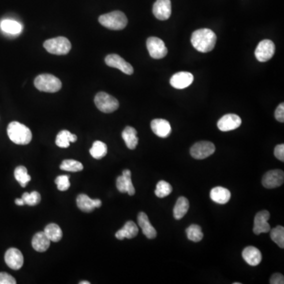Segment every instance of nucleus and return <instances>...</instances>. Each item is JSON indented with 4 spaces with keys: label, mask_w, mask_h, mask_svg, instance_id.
Instances as JSON below:
<instances>
[{
    "label": "nucleus",
    "mask_w": 284,
    "mask_h": 284,
    "mask_svg": "<svg viewBox=\"0 0 284 284\" xmlns=\"http://www.w3.org/2000/svg\"><path fill=\"white\" fill-rule=\"evenodd\" d=\"M216 35L210 28H200L192 32L191 44L200 52L207 53L213 50L216 43Z\"/></svg>",
    "instance_id": "nucleus-1"
},
{
    "label": "nucleus",
    "mask_w": 284,
    "mask_h": 284,
    "mask_svg": "<svg viewBox=\"0 0 284 284\" xmlns=\"http://www.w3.org/2000/svg\"><path fill=\"white\" fill-rule=\"evenodd\" d=\"M8 134L9 138L14 144H28L32 140V132L26 126L18 122H12L8 128Z\"/></svg>",
    "instance_id": "nucleus-2"
},
{
    "label": "nucleus",
    "mask_w": 284,
    "mask_h": 284,
    "mask_svg": "<svg viewBox=\"0 0 284 284\" xmlns=\"http://www.w3.org/2000/svg\"><path fill=\"white\" fill-rule=\"evenodd\" d=\"M99 22L105 28L112 30H124L128 23L125 14L118 10L101 15Z\"/></svg>",
    "instance_id": "nucleus-3"
},
{
    "label": "nucleus",
    "mask_w": 284,
    "mask_h": 284,
    "mask_svg": "<svg viewBox=\"0 0 284 284\" xmlns=\"http://www.w3.org/2000/svg\"><path fill=\"white\" fill-rule=\"evenodd\" d=\"M34 84L38 90L45 92H56L62 88L61 80L48 74H44L36 78Z\"/></svg>",
    "instance_id": "nucleus-4"
},
{
    "label": "nucleus",
    "mask_w": 284,
    "mask_h": 284,
    "mask_svg": "<svg viewBox=\"0 0 284 284\" xmlns=\"http://www.w3.org/2000/svg\"><path fill=\"white\" fill-rule=\"evenodd\" d=\"M44 47L50 54L64 56L69 53L71 44L68 38L64 36L49 39L44 43Z\"/></svg>",
    "instance_id": "nucleus-5"
},
{
    "label": "nucleus",
    "mask_w": 284,
    "mask_h": 284,
    "mask_svg": "<svg viewBox=\"0 0 284 284\" xmlns=\"http://www.w3.org/2000/svg\"><path fill=\"white\" fill-rule=\"evenodd\" d=\"M96 106L100 112L104 113L114 112L120 106V104L117 99L109 95L106 92H100L95 96Z\"/></svg>",
    "instance_id": "nucleus-6"
},
{
    "label": "nucleus",
    "mask_w": 284,
    "mask_h": 284,
    "mask_svg": "<svg viewBox=\"0 0 284 284\" xmlns=\"http://www.w3.org/2000/svg\"><path fill=\"white\" fill-rule=\"evenodd\" d=\"M216 151V147L210 142H196L191 147L190 155L196 160H204L212 155Z\"/></svg>",
    "instance_id": "nucleus-7"
},
{
    "label": "nucleus",
    "mask_w": 284,
    "mask_h": 284,
    "mask_svg": "<svg viewBox=\"0 0 284 284\" xmlns=\"http://www.w3.org/2000/svg\"><path fill=\"white\" fill-rule=\"evenodd\" d=\"M275 44L270 40H264L258 45L255 50V56L259 62H267L275 54Z\"/></svg>",
    "instance_id": "nucleus-8"
},
{
    "label": "nucleus",
    "mask_w": 284,
    "mask_h": 284,
    "mask_svg": "<svg viewBox=\"0 0 284 284\" xmlns=\"http://www.w3.org/2000/svg\"><path fill=\"white\" fill-rule=\"evenodd\" d=\"M147 48H148V52H150V56L152 58H156V60H160L166 56L168 54V48L164 42L160 38H152L147 40Z\"/></svg>",
    "instance_id": "nucleus-9"
},
{
    "label": "nucleus",
    "mask_w": 284,
    "mask_h": 284,
    "mask_svg": "<svg viewBox=\"0 0 284 284\" xmlns=\"http://www.w3.org/2000/svg\"><path fill=\"white\" fill-rule=\"evenodd\" d=\"M105 62L108 66L118 69L126 74H133V66L129 62H126L124 58L120 56L118 54H109L105 58Z\"/></svg>",
    "instance_id": "nucleus-10"
},
{
    "label": "nucleus",
    "mask_w": 284,
    "mask_h": 284,
    "mask_svg": "<svg viewBox=\"0 0 284 284\" xmlns=\"http://www.w3.org/2000/svg\"><path fill=\"white\" fill-rule=\"evenodd\" d=\"M284 173L281 170H272L268 172L262 178V184L267 189H274L282 185Z\"/></svg>",
    "instance_id": "nucleus-11"
},
{
    "label": "nucleus",
    "mask_w": 284,
    "mask_h": 284,
    "mask_svg": "<svg viewBox=\"0 0 284 284\" xmlns=\"http://www.w3.org/2000/svg\"><path fill=\"white\" fill-rule=\"evenodd\" d=\"M270 218V212L267 210L259 212L255 216L254 222V233L256 236L262 233H268L271 230V226L268 222Z\"/></svg>",
    "instance_id": "nucleus-12"
},
{
    "label": "nucleus",
    "mask_w": 284,
    "mask_h": 284,
    "mask_svg": "<svg viewBox=\"0 0 284 284\" xmlns=\"http://www.w3.org/2000/svg\"><path fill=\"white\" fill-rule=\"evenodd\" d=\"M116 186L120 192H128L130 196H133L135 194L134 186L131 180V172L124 170L122 174L118 176L116 180Z\"/></svg>",
    "instance_id": "nucleus-13"
},
{
    "label": "nucleus",
    "mask_w": 284,
    "mask_h": 284,
    "mask_svg": "<svg viewBox=\"0 0 284 284\" xmlns=\"http://www.w3.org/2000/svg\"><path fill=\"white\" fill-rule=\"evenodd\" d=\"M242 124V120L240 116L234 114H228L222 116L217 122V126L220 130L224 132L234 130L240 128Z\"/></svg>",
    "instance_id": "nucleus-14"
},
{
    "label": "nucleus",
    "mask_w": 284,
    "mask_h": 284,
    "mask_svg": "<svg viewBox=\"0 0 284 284\" xmlns=\"http://www.w3.org/2000/svg\"><path fill=\"white\" fill-rule=\"evenodd\" d=\"M154 16L160 21L168 20L172 15L170 0H156L152 8Z\"/></svg>",
    "instance_id": "nucleus-15"
},
{
    "label": "nucleus",
    "mask_w": 284,
    "mask_h": 284,
    "mask_svg": "<svg viewBox=\"0 0 284 284\" xmlns=\"http://www.w3.org/2000/svg\"><path fill=\"white\" fill-rule=\"evenodd\" d=\"M5 262L12 270H18L22 267L24 258L19 250L10 248L5 254Z\"/></svg>",
    "instance_id": "nucleus-16"
},
{
    "label": "nucleus",
    "mask_w": 284,
    "mask_h": 284,
    "mask_svg": "<svg viewBox=\"0 0 284 284\" xmlns=\"http://www.w3.org/2000/svg\"><path fill=\"white\" fill-rule=\"evenodd\" d=\"M194 82V76L190 72L182 71L172 76L170 80L172 87L177 90H184L190 86Z\"/></svg>",
    "instance_id": "nucleus-17"
},
{
    "label": "nucleus",
    "mask_w": 284,
    "mask_h": 284,
    "mask_svg": "<svg viewBox=\"0 0 284 284\" xmlns=\"http://www.w3.org/2000/svg\"><path fill=\"white\" fill-rule=\"evenodd\" d=\"M77 206L82 211L91 212L96 208L101 207L102 202L100 199H91L86 194H80L77 198Z\"/></svg>",
    "instance_id": "nucleus-18"
},
{
    "label": "nucleus",
    "mask_w": 284,
    "mask_h": 284,
    "mask_svg": "<svg viewBox=\"0 0 284 284\" xmlns=\"http://www.w3.org/2000/svg\"><path fill=\"white\" fill-rule=\"evenodd\" d=\"M152 130L156 136L165 138L172 133V126L168 121L162 118H156L151 122Z\"/></svg>",
    "instance_id": "nucleus-19"
},
{
    "label": "nucleus",
    "mask_w": 284,
    "mask_h": 284,
    "mask_svg": "<svg viewBox=\"0 0 284 284\" xmlns=\"http://www.w3.org/2000/svg\"><path fill=\"white\" fill-rule=\"evenodd\" d=\"M138 222L139 226L142 228L143 234L148 238V240H154L156 237V230L154 226L151 224L148 216L143 212H140L138 216Z\"/></svg>",
    "instance_id": "nucleus-20"
},
{
    "label": "nucleus",
    "mask_w": 284,
    "mask_h": 284,
    "mask_svg": "<svg viewBox=\"0 0 284 284\" xmlns=\"http://www.w3.org/2000/svg\"><path fill=\"white\" fill-rule=\"evenodd\" d=\"M242 258L250 266H256L262 262V254L260 251L254 246H248L242 251Z\"/></svg>",
    "instance_id": "nucleus-21"
},
{
    "label": "nucleus",
    "mask_w": 284,
    "mask_h": 284,
    "mask_svg": "<svg viewBox=\"0 0 284 284\" xmlns=\"http://www.w3.org/2000/svg\"><path fill=\"white\" fill-rule=\"evenodd\" d=\"M230 192L229 190L226 189L224 187L216 186L212 189L210 192V198L213 202L217 204H225L230 200Z\"/></svg>",
    "instance_id": "nucleus-22"
},
{
    "label": "nucleus",
    "mask_w": 284,
    "mask_h": 284,
    "mask_svg": "<svg viewBox=\"0 0 284 284\" xmlns=\"http://www.w3.org/2000/svg\"><path fill=\"white\" fill-rule=\"evenodd\" d=\"M138 234V228L135 224L133 221H128L126 222L124 228L116 232V237L120 240H124V238H133Z\"/></svg>",
    "instance_id": "nucleus-23"
},
{
    "label": "nucleus",
    "mask_w": 284,
    "mask_h": 284,
    "mask_svg": "<svg viewBox=\"0 0 284 284\" xmlns=\"http://www.w3.org/2000/svg\"><path fill=\"white\" fill-rule=\"evenodd\" d=\"M0 28L5 34L16 36L22 31V24L12 19H4L0 22Z\"/></svg>",
    "instance_id": "nucleus-24"
},
{
    "label": "nucleus",
    "mask_w": 284,
    "mask_h": 284,
    "mask_svg": "<svg viewBox=\"0 0 284 284\" xmlns=\"http://www.w3.org/2000/svg\"><path fill=\"white\" fill-rule=\"evenodd\" d=\"M50 241L44 232H38L32 238V246L38 252H45L50 246Z\"/></svg>",
    "instance_id": "nucleus-25"
},
{
    "label": "nucleus",
    "mask_w": 284,
    "mask_h": 284,
    "mask_svg": "<svg viewBox=\"0 0 284 284\" xmlns=\"http://www.w3.org/2000/svg\"><path fill=\"white\" fill-rule=\"evenodd\" d=\"M136 130L131 126H126L122 133V136L130 150H134L138 144V138Z\"/></svg>",
    "instance_id": "nucleus-26"
},
{
    "label": "nucleus",
    "mask_w": 284,
    "mask_h": 284,
    "mask_svg": "<svg viewBox=\"0 0 284 284\" xmlns=\"http://www.w3.org/2000/svg\"><path fill=\"white\" fill-rule=\"evenodd\" d=\"M190 203L188 199L184 196H180L176 202L174 210H173V215L176 220H181L185 216L187 212L189 210Z\"/></svg>",
    "instance_id": "nucleus-27"
},
{
    "label": "nucleus",
    "mask_w": 284,
    "mask_h": 284,
    "mask_svg": "<svg viewBox=\"0 0 284 284\" xmlns=\"http://www.w3.org/2000/svg\"><path fill=\"white\" fill-rule=\"evenodd\" d=\"M78 140V136L73 134H71L68 130L60 131L56 136V144L60 148H68L70 142H75Z\"/></svg>",
    "instance_id": "nucleus-28"
},
{
    "label": "nucleus",
    "mask_w": 284,
    "mask_h": 284,
    "mask_svg": "<svg viewBox=\"0 0 284 284\" xmlns=\"http://www.w3.org/2000/svg\"><path fill=\"white\" fill-rule=\"evenodd\" d=\"M45 234L48 238L49 240L53 242H58L62 240V232L58 225L56 224H50L44 228Z\"/></svg>",
    "instance_id": "nucleus-29"
},
{
    "label": "nucleus",
    "mask_w": 284,
    "mask_h": 284,
    "mask_svg": "<svg viewBox=\"0 0 284 284\" xmlns=\"http://www.w3.org/2000/svg\"><path fill=\"white\" fill-rule=\"evenodd\" d=\"M90 152L94 159L100 160L108 154V147L104 142L96 140L92 144V148H90Z\"/></svg>",
    "instance_id": "nucleus-30"
},
{
    "label": "nucleus",
    "mask_w": 284,
    "mask_h": 284,
    "mask_svg": "<svg viewBox=\"0 0 284 284\" xmlns=\"http://www.w3.org/2000/svg\"><path fill=\"white\" fill-rule=\"evenodd\" d=\"M186 233L188 240L194 242H198L202 241V238L204 237L202 228L196 224H191L186 230Z\"/></svg>",
    "instance_id": "nucleus-31"
},
{
    "label": "nucleus",
    "mask_w": 284,
    "mask_h": 284,
    "mask_svg": "<svg viewBox=\"0 0 284 284\" xmlns=\"http://www.w3.org/2000/svg\"><path fill=\"white\" fill-rule=\"evenodd\" d=\"M14 177L18 182L21 186L26 187L31 180V177L28 176V170L24 166H19L14 170Z\"/></svg>",
    "instance_id": "nucleus-32"
},
{
    "label": "nucleus",
    "mask_w": 284,
    "mask_h": 284,
    "mask_svg": "<svg viewBox=\"0 0 284 284\" xmlns=\"http://www.w3.org/2000/svg\"><path fill=\"white\" fill-rule=\"evenodd\" d=\"M84 168L82 164L74 160H65L60 165V169L66 172H78Z\"/></svg>",
    "instance_id": "nucleus-33"
},
{
    "label": "nucleus",
    "mask_w": 284,
    "mask_h": 284,
    "mask_svg": "<svg viewBox=\"0 0 284 284\" xmlns=\"http://www.w3.org/2000/svg\"><path fill=\"white\" fill-rule=\"evenodd\" d=\"M272 240L280 248H284V228L282 226H277L270 230Z\"/></svg>",
    "instance_id": "nucleus-34"
},
{
    "label": "nucleus",
    "mask_w": 284,
    "mask_h": 284,
    "mask_svg": "<svg viewBox=\"0 0 284 284\" xmlns=\"http://www.w3.org/2000/svg\"><path fill=\"white\" fill-rule=\"evenodd\" d=\"M172 192V186L170 184L166 182L161 180L156 185V188L155 194L158 198H164L165 196H168Z\"/></svg>",
    "instance_id": "nucleus-35"
},
{
    "label": "nucleus",
    "mask_w": 284,
    "mask_h": 284,
    "mask_svg": "<svg viewBox=\"0 0 284 284\" xmlns=\"http://www.w3.org/2000/svg\"><path fill=\"white\" fill-rule=\"evenodd\" d=\"M22 200H24V204L30 206H35L39 204L42 200V196L36 191H32L31 192H24L22 195Z\"/></svg>",
    "instance_id": "nucleus-36"
},
{
    "label": "nucleus",
    "mask_w": 284,
    "mask_h": 284,
    "mask_svg": "<svg viewBox=\"0 0 284 284\" xmlns=\"http://www.w3.org/2000/svg\"><path fill=\"white\" fill-rule=\"evenodd\" d=\"M69 178V176H60L56 178L54 182L56 184L58 190L66 191L69 189L70 186Z\"/></svg>",
    "instance_id": "nucleus-37"
},
{
    "label": "nucleus",
    "mask_w": 284,
    "mask_h": 284,
    "mask_svg": "<svg viewBox=\"0 0 284 284\" xmlns=\"http://www.w3.org/2000/svg\"><path fill=\"white\" fill-rule=\"evenodd\" d=\"M15 278L6 272H0V284H15Z\"/></svg>",
    "instance_id": "nucleus-38"
},
{
    "label": "nucleus",
    "mask_w": 284,
    "mask_h": 284,
    "mask_svg": "<svg viewBox=\"0 0 284 284\" xmlns=\"http://www.w3.org/2000/svg\"><path fill=\"white\" fill-rule=\"evenodd\" d=\"M274 155L276 157L278 160L284 161V144H278L276 146L275 150H274Z\"/></svg>",
    "instance_id": "nucleus-39"
},
{
    "label": "nucleus",
    "mask_w": 284,
    "mask_h": 284,
    "mask_svg": "<svg viewBox=\"0 0 284 284\" xmlns=\"http://www.w3.org/2000/svg\"><path fill=\"white\" fill-rule=\"evenodd\" d=\"M275 117L277 121L284 122V104L281 103L277 106L275 112Z\"/></svg>",
    "instance_id": "nucleus-40"
},
{
    "label": "nucleus",
    "mask_w": 284,
    "mask_h": 284,
    "mask_svg": "<svg viewBox=\"0 0 284 284\" xmlns=\"http://www.w3.org/2000/svg\"><path fill=\"white\" fill-rule=\"evenodd\" d=\"M270 284H284V277L280 273H276L273 274L272 276L270 278Z\"/></svg>",
    "instance_id": "nucleus-41"
},
{
    "label": "nucleus",
    "mask_w": 284,
    "mask_h": 284,
    "mask_svg": "<svg viewBox=\"0 0 284 284\" xmlns=\"http://www.w3.org/2000/svg\"><path fill=\"white\" fill-rule=\"evenodd\" d=\"M15 204L19 206H24V200H22V198H17L15 200Z\"/></svg>",
    "instance_id": "nucleus-42"
},
{
    "label": "nucleus",
    "mask_w": 284,
    "mask_h": 284,
    "mask_svg": "<svg viewBox=\"0 0 284 284\" xmlns=\"http://www.w3.org/2000/svg\"><path fill=\"white\" fill-rule=\"evenodd\" d=\"M80 284H90V282L88 281H82V282H80Z\"/></svg>",
    "instance_id": "nucleus-43"
},
{
    "label": "nucleus",
    "mask_w": 284,
    "mask_h": 284,
    "mask_svg": "<svg viewBox=\"0 0 284 284\" xmlns=\"http://www.w3.org/2000/svg\"><path fill=\"white\" fill-rule=\"evenodd\" d=\"M240 282H234V284H240Z\"/></svg>",
    "instance_id": "nucleus-44"
}]
</instances>
